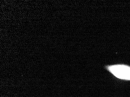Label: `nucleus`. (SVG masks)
<instances>
[{
	"label": "nucleus",
	"instance_id": "f257e3e1",
	"mask_svg": "<svg viewBox=\"0 0 130 97\" xmlns=\"http://www.w3.org/2000/svg\"><path fill=\"white\" fill-rule=\"evenodd\" d=\"M107 70L115 77L122 80L130 81V66L119 64L108 66Z\"/></svg>",
	"mask_w": 130,
	"mask_h": 97
}]
</instances>
